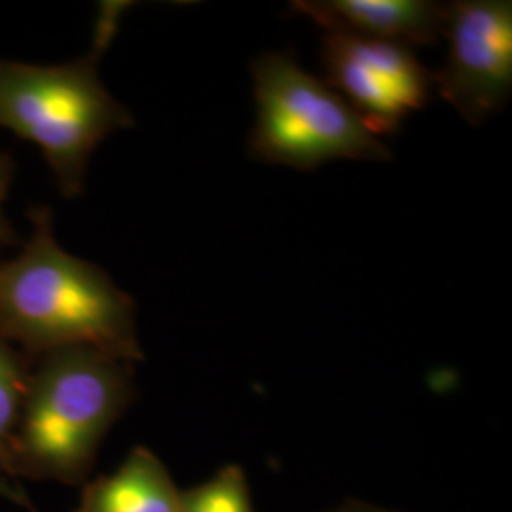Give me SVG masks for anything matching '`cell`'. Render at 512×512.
Masks as SVG:
<instances>
[{"instance_id":"6da1fadb","label":"cell","mask_w":512,"mask_h":512,"mask_svg":"<svg viewBox=\"0 0 512 512\" xmlns=\"http://www.w3.org/2000/svg\"><path fill=\"white\" fill-rule=\"evenodd\" d=\"M29 219L18 256L0 262V336L33 361L67 348L143 361L133 298L103 268L57 243L50 207L31 209Z\"/></svg>"},{"instance_id":"7a4b0ae2","label":"cell","mask_w":512,"mask_h":512,"mask_svg":"<svg viewBox=\"0 0 512 512\" xmlns=\"http://www.w3.org/2000/svg\"><path fill=\"white\" fill-rule=\"evenodd\" d=\"M135 365L93 348L33 361L12 452V475L82 486L99 448L133 403Z\"/></svg>"},{"instance_id":"3957f363","label":"cell","mask_w":512,"mask_h":512,"mask_svg":"<svg viewBox=\"0 0 512 512\" xmlns=\"http://www.w3.org/2000/svg\"><path fill=\"white\" fill-rule=\"evenodd\" d=\"M118 12L105 10L92 52L80 59L61 65L0 59V128L42 150L59 192L69 200L82 194L99 143L118 129L135 126L133 114L110 95L97 69Z\"/></svg>"},{"instance_id":"277c9868","label":"cell","mask_w":512,"mask_h":512,"mask_svg":"<svg viewBox=\"0 0 512 512\" xmlns=\"http://www.w3.org/2000/svg\"><path fill=\"white\" fill-rule=\"evenodd\" d=\"M251 74L256 120L249 154L258 162L313 171L330 160L393 158L363 118L327 82L306 73L293 54L258 55Z\"/></svg>"},{"instance_id":"5b68a950","label":"cell","mask_w":512,"mask_h":512,"mask_svg":"<svg viewBox=\"0 0 512 512\" xmlns=\"http://www.w3.org/2000/svg\"><path fill=\"white\" fill-rule=\"evenodd\" d=\"M448 57L433 74L439 95L473 126L501 109L512 92V2L444 4Z\"/></svg>"},{"instance_id":"8992f818","label":"cell","mask_w":512,"mask_h":512,"mask_svg":"<svg viewBox=\"0 0 512 512\" xmlns=\"http://www.w3.org/2000/svg\"><path fill=\"white\" fill-rule=\"evenodd\" d=\"M321 63L327 84L376 137L395 135L435 88L433 74L399 44L325 31Z\"/></svg>"},{"instance_id":"52a82bcc","label":"cell","mask_w":512,"mask_h":512,"mask_svg":"<svg viewBox=\"0 0 512 512\" xmlns=\"http://www.w3.org/2000/svg\"><path fill=\"white\" fill-rule=\"evenodd\" d=\"M291 10L325 31L406 48L437 44L444 33V4L427 0H302Z\"/></svg>"},{"instance_id":"ba28073f","label":"cell","mask_w":512,"mask_h":512,"mask_svg":"<svg viewBox=\"0 0 512 512\" xmlns=\"http://www.w3.org/2000/svg\"><path fill=\"white\" fill-rule=\"evenodd\" d=\"M74 512H179L183 490L147 446L131 448L110 475L86 480Z\"/></svg>"},{"instance_id":"9c48e42d","label":"cell","mask_w":512,"mask_h":512,"mask_svg":"<svg viewBox=\"0 0 512 512\" xmlns=\"http://www.w3.org/2000/svg\"><path fill=\"white\" fill-rule=\"evenodd\" d=\"M33 359L0 336V475H12V452L19 416L31 380Z\"/></svg>"},{"instance_id":"30bf717a","label":"cell","mask_w":512,"mask_h":512,"mask_svg":"<svg viewBox=\"0 0 512 512\" xmlns=\"http://www.w3.org/2000/svg\"><path fill=\"white\" fill-rule=\"evenodd\" d=\"M179 512H255L245 471L228 463L202 484L184 490Z\"/></svg>"},{"instance_id":"8fae6325","label":"cell","mask_w":512,"mask_h":512,"mask_svg":"<svg viewBox=\"0 0 512 512\" xmlns=\"http://www.w3.org/2000/svg\"><path fill=\"white\" fill-rule=\"evenodd\" d=\"M14 177H16V164L12 156L6 152H0V247H14L21 243L18 232L14 230L12 222L4 213V203L10 194Z\"/></svg>"},{"instance_id":"7c38bea8","label":"cell","mask_w":512,"mask_h":512,"mask_svg":"<svg viewBox=\"0 0 512 512\" xmlns=\"http://www.w3.org/2000/svg\"><path fill=\"white\" fill-rule=\"evenodd\" d=\"M0 497L25 512H38L33 499L25 492V488L19 484L18 480H12L8 476L0 475Z\"/></svg>"},{"instance_id":"4fadbf2b","label":"cell","mask_w":512,"mask_h":512,"mask_svg":"<svg viewBox=\"0 0 512 512\" xmlns=\"http://www.w3.org/2000/svg\"><path fill=\"white\" fill-rule=\"evenodd\" d=\"M334 512H397V511H387V509H382V507H374V505H368V503H359V501H349L348 505H344V507H340L338 511Z\"/></svg>"}]
</instances>
